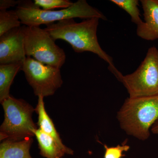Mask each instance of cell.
I'll return each mask as SVG.
<instances>
[{
    "label": "cell",
    "mask_w": 158,
    "mask_h": 158,
    "mask_svg": "<svg viewBox=\"0 0 158 158\" xmlns=\"http://www.w3.org/2000/svg\"><path fill=\"white\" fill-rule=\"evenodd\" d=\"M99 19L94 17L77 23L73 19H69L47 25L44 29L54 40L61 39L68 43L76 52H89L96 54L108 63L109 69L118 79L122 74L98 43L97 31Z\"/></svg>",
    "instance_id": "1"
},
{
    "label": "cell",
    "mask_w": 158,
    "mask_h": 158,
    "mask_svg": "<svg viewBox=\"0 0 158 158\" xmlns=\"http://www.w3.org/2000/svg\"><path fill=\"white\" fill-rule=\"evenodd\" d=\"M117 117L121 128L128 135L142 141L147 140L158 119V95L129 97L118 111Z\"/></svg>",
    "instance_id": "2"
},
{
    "label": "cell",
    "mask_w": 158,
    "mask_h": 158,
    "mask_svg": "<svg viewBox=\"0 0 158 158\" xmlns=\"http://www.w3.org/2000/svg\"><path fill=\"white\" fill-rule=\"evenodd\" d=\"M15 11L21 23L28 27L47 25L56 22L75 18L86 19L96 17L107 20L101 11L90 6L86 0H78L69 8L58 11L43 10L31 1H19Z\"/></svg>",
    "instance_id": "3"
},
{
    "label": "cell",
    "mask_w": 158,
    "mask_h": 158,
    "mask_svg": "<svg viewBox=\"0 0 158 158\" xmlns=\"http://www.w3.org/2000/svg\"><path fill=\"white\" fill-rule=\"evenodd\" d=\"M4 120L0 127V141L22 140L35 136L38 128L32 118L35 108L22 99L10 96L1 103Z\"/></svg>",
    "instance_id": "4"
},
{
    "label": "cell",
    "mask_w": 158,
    "mask_h": 158,
    "mask_svg": "<svg viewBox=\"0 0 158 158\" xmlns=\"http://www.w3.org/2000/svg\"><path fill=\"white\" fill-rule=\"evenodd\" d=\"M118 81L126 88L131 98L158 95V50L150 48L135 71L122 75Z\"/></svg>",
    "instance_id": "5"
},
{
    "label": "cell",
    "mask_w": 158,
    "mask_h": 158,
    "mask_svg": "<svg viewBox=\"0 0 158 158\" xmlns=\"http://www.w3.org/2000/svg\"><path fill=\"white\" fill-rule=\"evenodd\" d=\"M22 27L27 57H33L38 62L60 69L66 59L65 52L48 32L40 27Z\"/></svg>",
    "instance_id": "6"
},
{
    "label": "cell",
    "mask_w": 158,
    "mask_h": 158,
    "mask_svg": "<svg viewBox=\"0 0 158 158\" xmlns=\"http://www.w3.org/2000/svg\"><path fill=\"white\" fill-rule=\"evenodd\" d=\"M22 70L37 97L52 96L63 84L59 69L45 65L32 57H27Z\"/></svg>",
    "instance_id": "7"
},
{
    "label": "cell",
    "mask_w": 158,
    "mask_h": 158,
    "mask_svg": "<svg viewBox=\"0 0 158 158\" xmlns=\"http://www.w3.org/2000/svg\"><path fill=\"white\" fill-rule=\"evenodd\" d=\"M22 27L15 28L0 36V64L23 62L27 56Z\"/></svg>",
    "instance_id": "8"
},
{
    "label": "cell",
    "mask_w": 158,
    "mask_h": 158,
    "mask_svg": "<svg viewBox=\"0 0 158 158\" xmlns=\"http://www.w3.org/2000/svg\"><path fill=\"white\" fill-rule=\"evenodd\" d=\"M144 11V23L137 27L138 37L153 41L158 39V0H141Z\"/></svg>",
    "instance_id": "9"
},
{
    "label": "cell",
    "mask_w": 158,
    "mask_h": 158,
    "mask_svg": "<svg viewBox=\"0 0 158 158\" xmlns=\"http://www.w3.org/2000/svg\"><path fill=\"white\" fill-rule=\"evenodd\" d=\"M44 98L42 96L38 97L37 106L35 108V112L38 115L37 125L38 128L53 138L60 147L67 152L69 155H73V150L67 147L63 144L59 133L56 130L52 120L47 113Z\"/></svg>",
    "instance_id": "10"
},
{
    "label": "cell",
    "mask_w": 158,
    "mask_h": 158,
    "mask_svg": "<svg viewBox=\"0 0 158 158\" xmlns=\"http://www.w3.org/2000/svg\"><path fill=\"white\" fill-rule=\"evenodd\" d=\"M33 141L31 137L17 141H2L0 144V158H33L30 149Z\"/></svg>",
    "instance_id": "11"
},
{
    "label": "cell",
    "mask_w": 158,
    "mask_h": 158,
    "mask_svg": "<svg viewBox=\"0 0 158 158\" xmlns=\"http://www.w3.org/2000/svg\"><path fill=\"white\" fill-rule=\"evenodd\" d=\"M35 137L38 141L40 154L45 158H62L67 152L63 149L53 138L43 132L39 128L35 132Z\"/></svg>",
    "instance_id": "12"
},
{
    "label": "cell",
    "mask_w": 158,
    "mask_h": 158,
    "mask_svg": "<svg viewBox=\"0 0 158 158\" xmlns=\"http://www.w3.org/2000/svg\"><path fill=\"white\" fill-rule=\"evenodd\" d=\"M23 63L0 64V102L10 96V87L15 77L22 70Z\"/></svg>",
    "instance_id": "13"
},
{
    "label": "cell",
    "mask_w": 158,
    "mask_h": 158,
    "mask_svg": "<svg viewBox=\"0 0 158 158\" xmlns=\"http://www.w3.org/2000/svg\"><path fill=\"white\" fill-rule=\"evenodd\" d=\"M20 20L15 11H0V36L6 32L21 27Z\"/></svg>",
    "instance_id": "14"
},
{
    "label": "cell",
    "mask_w": 158,
    "mask_h": 158,
    "mask_svg": "<svg viewBox=\"0 0 158 158\" xmlns=\"http://www.w3.org/2000/svg\"><path fill=\"white\" fill-rule=\"evenodd\" d=\"M110 1L126 11L131 16L132 22L137 25V27L141 26L144 23L141 18V14L138 8L139 1L138 0H111Z\"/></svg>",
    "instance_id": "15"
},
{
    "label": "cell",
    "mask_w": 158,
    "mask_h": 158,
    "mask_svg": "<svg viewBox=\"0 0 158 158\" xmlns=\"http://www.w3.org/2000/svg\"><path fill=\"white\" fill-rule=\"evenodd\" d=\"M34 2L36 6L46 11L59 8L67 9L73 4L69 0H34Z\"/></svg>",
    "instance_id": "16"
},
{
    "label": "cell",
    "mask_w": 158,
    "mask_h": 158,
    "mask_svg": "<svg viewBox=\"0 0 158 158\" xmlns=\"http://www.w3.org/2000/svg\"><path fill=\"white\" fill-rule=\"evenodd\" d=\"M104 146L105 149L104 158H122L125 156L123 152L128 151L130 148L126 142L114 147H108L106 144Z\"/></svg>",
    "instance_id": "17"
},
{
    "label": "cell",
    "mask_w": 158,
    "mask_h": 158,
    "mask_svg": "<svg viewBox=\"0 0 158 158\" xmlns=\"http://www.w3.org/2000/svg\"><path fill=\"white\" fill-rule=\"evenodd\" d=\"M19 1L14 0H1L0 1V10H7L11 7L18 6Z\"/></svg>",
    "instance_id": "18"
},
{
    "label": "cell",
    "mask_w": 158,
    "mask_h": 158,
    "mask_svg": "<svg viewBox=\"0 0 158 158\" xmlns=\"http://www.w3.org/2000/svg\"><path fill=\"white\" fill-rule=\"evenodd\" d=\"M151 131L153 134L158 135V119L152 126Z\"/></svg>",
    "instance_id": "19"
}]
</instances>
